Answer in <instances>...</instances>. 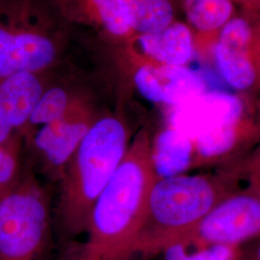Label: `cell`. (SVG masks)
<instances>
[{
  "instance_id": "6da1fadb",
  "label": "cell",
  "mask_w": 260,
  "mask_h": 260,
  "mask_svg": "<svg viewBox=\"0 0 260 260\" xmlns=\"http://www.w3.org/2000/svg\"><path fill=\"white\" fill-rule=\"evenodd\" d=\"M157 177L151 143L140 132L93 205L87 238L66 249L60 260H131Z\"/></svg>"
},
{
  "instance_id": "7a4b0ae2",
  "label": "cell",
  "mask_w": 260,
  "mask_h": 260,
  "mask_svg": "<svg viewBox=\"0 0 260 260\" xmlns=\"http://www.w3.org/2000/svg\"><path fill=\"white\" fill-rule=\"evenodd\" d=\"M129 146L121 119L108 116L93 122L60 176L57 223L63 237L86 233L93 207Z\"/></svg>"
},
{
  "instance_id": "3957f363",
  "label": "cell",
  "mask_w": 260,
  "mask_h": 260,
  "mask_svg": "<svg viewBox=\"0 0 260 260\" xmlns=\"http://www.w3.org/2000/svg\"><path fill=\"white\" fill-rule=\"evenodd\" d=\"M216 186L203 176L157 178L151 188L133 256L149 258L181 240L218 204Z\"/></svg>"
},
{
  "instance_id": "277c9868",
  "label": "cell",
  "mask_w": 260,
  "mask_h": 260,
  "mask_svg": "<svg viewBox=\"0 0 260 260\" xmlns=\"http://www.w3.org/2000/svg\"><path fill=\"white\" fill-rule=\"evenodd\" d=\"M50 237L47 198L25 177L0 200V260H46Z\"/></svg>"
},
{
  "instance_id": "5b68a950",
  "label": "cell",
  "mask_w": 260,
  "mask_h": 260,
  "mask_svg": "<svg viewBox=\"0 0 260 260\" xmlns=\"http://www.w3.org/2000/svg\"><path fill=\"white\" fill-rule=\"evenodd\" d=\"M243 103L231 93L205 92L175 107L171 126L185 134L200 157H219L237 143Z\"/></svg>"
},
{
  "instance_id": "8992f818",
  "label": "cell",
  "mask_w": 260,
  "mask_h": 260,
  "mask_svg": "<svg viewBox=\"0 0 260 260\" xmlns=\"http://www.w3.org/2000/svg\"><path fill=\"white\" fill-rule=\"evenodd\" d=\"M260 237V196H233L218 203L178 242L241 247Z\"/></svg>"
},
{
  "instance_id": "52a82bcc",
  "label": "cell",
  "mask_w": 260,
  "mask_h": 260,
  "mask_svg": "<svg viewBox=\"0 0 260 260\" xmlns=\"http://www.w3.org/2000/svg\"><path fill=\"white\" fill-rule=\"evenodd\" d=\"M134 82L146 100L174 107L206 92L203 77L183 66H143L135 73Z\"/></svg>"
},
{
  "instance_id": "ba28073f",
  "label": "cell",
  "mask_w": 260,
  "mask_h": 260,
  "mask_svg": "<svg viewBox=\"0 0 260 260\" xmlns=\"http://www.w3.org/2000/svg\"><path fill=\"white\" fill-rule=\"evenodd\" d=\"M94 121L71 105L64 116L45 124L36 134L35 149L47 167L59 177Z\"/></svg>"
},
{
  "instance_id": "9c48e42d",
  "label": "cell",
  "mask_w": 260,
  "mask_h": 260,
  "mask_svg": "<svg viewBox=\"0 0 260 260\" xmlns=\"http://www.w3.org/2000/svg\"><path fill=\"white\" fill-rule=\"evenodd\" d=\"M54 57L55 47L47 38L0 24V80L23 73L37 74Z\"/></svg>"
},
{
  "instance_id": "30bf717a",
  "label": "cell",
  "mask_w": 260,
  "mask_h": 260,
  "mask_svg": "<svg viewBox=\"0 0 260 260\" xmlns=\"http://www.w3.org/2000/svg\"><path fill=\"white\" fill-rule=\"evenodd\" d=\"M43 93L36 74L23 73L0 80V146L16 139L14 132L26 125Z\"/></svg>"
},
{
  "instance_id": "8fae6325",
  "label": "cell",
  "mask_w": 260,
  "mask_h": 260,
  "mask_svg": "<svg viewBox=\"0 0 260 260\" xmlns=\"http://www.w3.org/2000/svg\"><path fill=\"white\" fill-rule=\"evenodd\" d=\"M193 143L185 134L170 126L151 145V160L157 178L182 175L192 163Z\"/></svg>"
},
{
  "instance_id": "7c38bea8",
  "label": "cell",
  "mask_w": 260,
  "mask_h": 260,
  "mask_svg": "<svg viewBox=\"0 0 260 260\" xmlns=\"http://www.w3.org/2000/svg\"><path fill=\"white\" fill-rule=\"evenodd\" d=\"M141 47L152 59L166 66H183L193 54L192 35L182 23H173L168 27L139 38Z\"/></svg>"
},
{
  "instance_id": "4fadbf2b",
  "label": "cell",
  "mask_w": 260,
  "mask_h": 260,
  "mask_svg": "<svg viewBox=\"0 0 260 260\" xmlns=\"http://www.w3.org/2000/svg\"><path fill=\"white\" fill-rule=\"evenodd\" d=\"M129 29L142 34L161 31L172 24L174 9L169 0H120Z\"/></svg>"
},
{
  "instance_id": "5bb4252c",
  "label": "cell",
  "mask_w": 260,
  "mask_h": 260,
  "mask_svg": "<svg viewBox=\"0 0 260 260\" xmlns=\"http://www.w3.org/2000/svg\"><path fill=\"white\" fill-rule=\"evenodd\" d=\"M215 59L223 81L235 90H247L255 81V71L247 51L232 49L217 44Z\"/></svg>"
},
{
  "instance_id": "9a60e30c",
  "label": "cell",
  "mask_w": 260,
  "mask_h": 260,
  "mask_svg": "<svg viewBox=\"0 0 260 260\" xmlns=\"http://www.w3.org/2000/svg\"><path fill=\"white\" fill-rule=\"evenodd\" d=\"M184 8L188 21L201 31L221 27L233 13L231 0H184Z\"/></svg>"
},
{
  "instance_id": "2e32d148",
  "label": "cell",
  "mask_w": 260,
  "mask_h": 260,
  "mask_svg": "<svg viewBox=\"0 0 260 260\" xmlns=\"http://www.w3.org/2000/svg\"><path fill=\"white\" fill-rule=\"evenodd\" d=\"M193 245V244H191ZM189 251L185 244L176 242L162 251L163 260H240L241 247L224 245H194Z\"/></svg>"
},
{
  "instance_id": "e0dca14e",
  "label": "cell",
  "mask_w": 260,
  "mask_h": 260,
  "mask_svg": "<svg viewBox=\"0 0 260 260\" xmlns=\"http://www.w3.org/2000/svg\"><path fill=\"white\" fill-rule=\"evenodd\" d=\"M71 103L69 95L62 88H51L44 92L31 112L26 125L47 124L65 115ZM25 125V126H26Z\"/></svg>"
},
{
  "instance_id": "ac0fdd59",
  "label": "cell",
  "mask_w": 260,
  "mask_h": 260,
  "mask_svg": "<svg viewBox=\"0 0 260 260\" xmlns=\"http://www.w3.org/2000/svg\"><path fill=\"white\" fill-rule=\"evenodd\" d=\"M19 146L15 139L7 145L0 146V198L6 195L19 181Z\"/></svg>"
},
{
  "instance_id": "d6986e66",
  "label": "cell",
  "mask_w": 260,
  "mask_h": 260,
  "mask_svg": "<svg viewBox=\"0 0 260 260\" xmlns=\"http://www.w3.org/2000/svg\"><path fill=\"white\" fill-rule=\"evenodd\" d=\"M105 28L114 35L126 34L130 29L121 11L120 0H91Z\"/></svg>"
},
{
  "instance_id": "ffe728a7",
  "label": "cell",
  "mask_w": 260,
  "mask_h": 260,
  "mask_svg": "<svg viewBox=\"0 0 260 260\" xmlns=\"http://www.w3.org/2000/svg\"><path fill=\"white\" fill-rule=\"evenodd\" d=\"M250 39L251 28L248 22L242 19H233L223 24L218 44L228 48L247 51Z\"/></svg>"
},
{
  "instance_id": "44dd1931",
  "label": "cell",
  "mask_w": 260,
  "mask_h": 260,
  "mask_svg": "<svg viewBox=\"0 0 260 260\" xmlns=\"http://www.w3.org/2000/svg\"><path fill=\"white\" fill-rule=\"evenodd\" d=\"M240 260H260V237L252 240L248 247L241 248Z\"/></svg>"
},
{
  "instance_id": "7402d4cb",
  "label": "cell",
  "mask_w": 260,
  "mask_h": 260,
  "mask_svg": "<svg viewBox=\"0 0 260 260\" xmlns=\"http://www.w3.org/2000/svg\"><path fill=\"white\" fill-rule=\"evenodd\" d=\"M0 200H1V198H0Z\"/></svg>"
}]
</instances>
